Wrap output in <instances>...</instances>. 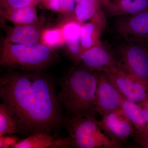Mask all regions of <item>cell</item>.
Instances as JSON below:
<instances>
[{"label":"cell","mask_w":148,"mask_h":148,"mask_svg":"<svg viewBox=\"0 0 148 148\" xmlns=\"http://www.w3.org/2000/svg\"><path fill=\"white\" fill-rule=\"evenodd\" d=\"M43 71L11 70L0 78V98L19 132L54 135L66 116L52 78Z\"/></svg>","instance_id":"obj_1"},{"label":"cell","mask_w":148,"mask_h":148,"mask_svg":"<svg viewBox=\"0 0 148 148\" xmlns=\"http://www.w3.org/2000/svg\"><path fill=\"white\" fill-rule=\"evenodd\" d=\"M98 73L81 64L69 70L60 82L58 98L66 118L95 117Z\"/></svg>","instance_id":"obj_2"},{"label":"cell","mask_w":148,"mask_h":148,"mask_svg":"<svg viewBox=\"0 0 148 148\" xmlns=\"http://www.w3.org/2000/svg\"><path fill=\"white\" fill-rule=\"evenodd\" d=\"M57 58L52 49L42 43L14 44L3 42L0 64L10 70L44 71Z\"/></svg>","instance_id":"obj_3"},{"label":"cell","mask_w":148,"mask_h":148,"mask_svg":"<svg viewBox=\"0 0 148 148\" xmlns=\"http://www.w3.org/2000/svg\"><path fill=\"white\" fill-rule=\"evenodd\" d=\"M65 128L69 147L78 148H118L122 143L111 138L98 123L95 117L66 118Z\"/></svg>","instance_id":"obj_4"},{"label":"cell","mask_w":148,"mask_h":148,"mask_svg":"<svg viewBox=\"0 0 148 148\" xmlns=\"http://www.w3.org/2000/svg\"><path fill=\"white\" fill-rule=\"evenodd\" d=\"M114 54L120 68L148 86V49L146 44L124 40L117 46Z\"/></svg>","instance_id":"obj_5"},{"label":"cell","mask_w":148,"mask_h":148,"mask_svg":"<svg viewBox=\"0 0 148 148\" xmlns=\"http://www.w3.org/2000/svg\"><path fill=\"white\" fill-rule=\"evenodd\" d=\"M123 98L139 103L148 95V86L127 73L117 64L102 71Z\"/></svg>","instance_id":"obj_6"},{"label":"cell","mask_w":148,"mask_h":148,"mask_svg":"<svg viewBox=\"0 0 148 148\" xmlns=\"http://www.w3.org/2000/svg\"><path fill=\"white\" fill-rule=\"evenodd\" d=\"M116 31L124 41L148 44V10L133 15L118 16Z\"/></svg>","instance_id":"obj_7"},{"label":"cell","mask_w":148,"mask_h":148,"mask_svg":"<svg viewBox=\"0 0 148 148\" xmlns=\"http://www.w3.org/2000/svg\"><path fill=\"white\" fill-rule=\"evenodd\" d=\"M97 73L95 109L103 117L122 107L121 97L116 87L103 71H97Z\"/></svg>","instance_id":"obj_8"},{"label":"cell","mask_w":148,"mask_h":148,"mask_svg":"<svg viewBox=\"0 0 148 148\" xmlns=\"http://www.w3.org/2000/svg\"><path fill=\"white\" fill-rule=\"evenodd\" d=\"M101 128L111 138L119 142L126 141L134 132V126L122 107L106 114L98 121Z\"/></svg>","instance_id":"obj_9"},{"label":"cell","mask_w":148,"mask_h":148,"mask_svg":"<svg viewBox=\"0 0 148 148\" xmlns=\"http://www.w3.org/2000/svg\"><path fill=\"white\" fill-rule=\"evenodd\" d=\"M79 64L90 71L97 72L116 65L117 61L114 53L101 41L83 51Z\"/></svg>","instance_id":"obj_10"},{"label":"cell","mask_w":148,"mask_h":148,"mask_svg":"<svg viewBox=\"0 0 148 148\" xmlns=\"http://www.w3.org/2000/svg\"><path fill=\"white\" fill-rule=\"evenodd\" d=\"M42 34L38 25H14L7 29L3 42L14 44L42 43Z\"/></svg>","instance_id":"obj_11"},{"label":"cell","mask_w":148,"mask_h":148,"mask_svg":"<svg viewBox=\"0 0 148 148\" xmlns=\"http://www.w3.org/2000/svg\"><path fill=\"white\" fill-rule=\"evenodd\" d=\"M81 26V24L73 19L65 24L62 29L68 54L75 64H79L82 52L80 42Z\"/></svg>","instance_id":"obj_12"},{"label":"cell","mask_w":148,"mask_h":148,"mask_svg":"<svg viewBox=\"0 0 148 148\" xmlns=\"http://www.w3.org/2000/svg\"><path fill=\"white\" fill-rule=\"evenodd\" d=\"M105 10L111 16L133 15L148 10V0H113Z\"/></svg>","instance_id":"obj_13"},{"label":"cell","mask_w":148,"mask_h":148,"mask_svg":"<svg viewBox=\"0 0 148 148\" xmlns=\"http://www.w3.org/2000/svg\"><path fill=\"white\" fill-rule=\"evenodd\" d=\"M1 12L3 17L14 25H38V19L35 5Z\"/></svg>","instance_id":"obj_14"},{"label":"cell","mask_w":148,"mask_h":148,"mask_svg":"<svg viewBox=\"0 0 148 148\" xmlns=\"http://www.w3.org/2000/svg\"><path fill=\"white\" fill-rule=\"evenodd\" d=\"M61 148V139L45 133H36L19 141L12 148Z\"/></svg>","instance_id":"obj_15"},{"label":"cell","mask_w":148,"mask_h":148,"mask_svg":"<svg viewBox=\"0 0 148 148\" xmlns=\"http://www.w3.org/2000/svg\"><path fill=\"white\" fill-rule=\"evenodd\" d=\"M106 26L92 20L81 24L80 42L82 52L101 42L100 37Z\"/></svg>","instance_id":"obj_16"},{"label":"cell","mask_w":148,"mask_h":148,"mask_svg":"<svg viewBox=\"0 0 148 148\" xmlns=\"http://www.w3.org/2000/svg\"><path fill=\"white\" fill-rule=\"evenodd\" d=\"M121 97L122 108L127 114L135 130L148 135V124L143 114L142 108L138 103L127 100L121 95Z\"/></svg>","instance_id":"obj_17"},{"label":"cell","mask_w":148,"mask_h":148,"mask_svg":"<svg viewBox=\"0 0 148 148\" xmlns=\"http://www.w3.org/2000/svg\"><path fill=\"white\" fill-rule=\"evenodd\" d=\"M105 16L103 10L99 9L95 5L90 2L83 1L76 3L73 19L82 24Z\"/></svg>","instance_id":"obj_18"},{"label":"cell","mask_w":148,"mask_h":148,"mask_svg":"<svg viewBox=\"0 0 148 148\" xmlns=\"http://www.w3.org/2000/svg\"><path fill=\"white\" fill-rule=\"evenodd\" d=\"M18 133L17 124L3 103L0 105V137Z\"/></svg>","instance_id":"obj_19"},{"label":"cell","mask_w":148,"mask_h":148,"mask_svg":"<svg viewBox=\"0 0 148 148\" xmlns=\"http://www.w3.org/2000/svg\"><path fill=\"white\" fill-rule=\"evenodd\" d=\"M42 42L52 49L65 44L62 29L52 28L44 30L42 34Z\"/></svg>","instance_id":"obj_20"},{"label":"cell","mask_w":148,"mask_h":148,"mask_svg":"<svg viewBox=\"0 0 148 148\" xmlns=\"http://www.w3.org/2000/svg\"><path fill=\"white\" fill-rule=\"evenodd\" d=\"M2 10L21 8L33 5L32 0H0Z\"/></svg>","instance_id":"obj_21"},{"label":"cell","mask_w":148,"mask_h":148,"mask_svg":"<svg viewBox=\"0 0 148 148\" xmlns=\"http://www.w3.org/2000/svg\"><path fill=\"white\" fill-rule=\"evenodd\" d=\"M61 12L74 17L76 3L75 0H60Z\"/></svg>","instance_id":"obj_22"},{"label":"cell","mask_w":148,"mask_h":148,"mask_svg":"<svg viewBox=\"0 0 148 148\" xmlns=\"http://www.w3.org/2000/svg\"><path fill=\"white\" fill-rule=\"evenodd\" d=\"M131 137L138 145L148 148V135L138 132L135 129Z\"/></svg>","instance_id":"obj_23"},{"label":"cell","mask_w":148,"mask_h":148,"mask_svg":"<svg viewBox=\"0 0 148 148\" xmlns=\"http://www.w3.org/2000/svg\"><path fill=\"white\" fill-rule=\"evenodd\" d=\"M19 141V139L15 136L3 135L0 137V148H12Z\"/></svg>","instance_id":"obj_24"},{"label":"cell","mask_w":148,"mask_h":148,"mask_svg":"<svg viewBox=\"0 0 148 148\" xmlns=\"http://www.w3.org/2000/svg\"><path fill=\"white\" fill-rule=\"evenodd\" d=\"M41 2L49 9L56 12H61L60 0H42Z\"/></svg>","instance_id":"obj_25"},{"label":"cell","mask_w":148,"mask_h":148,"mask_svg":"<svg viewBox=\"0 0 148 148\" xmlns=\"http://www.w3.org/2000/svg\"><path fill=\"white\" fill-rule=\"evenodd\" d=\"M75 1L76 3L83 1L90 2L95 5L99 9L101 10H102L103 8L106 9V8L108 6L111 2L108 0H75Z\"/></svg>","instance_id":"obj_26"},{"label":"cell","mask_w":148,"mask_h":148,"mask_svg":"<svg viewBox=\"0 0 148 148\" xmlns=\"http://www.w3.org/2000/svg\"><path fill=\"white\" fill-rule=\"evenodd\" d=\"M138 104L141 108L145 109L148 110V95L143 101Z\"/></svg>","instance_id":"obj_27"},{"label":"cell","mask_w":148,"mask_h":148,"mask_svg":"<svg viewBox=\"0 0 148 148\" xmlns=\"http://www.w3.org/2000/svg\"><path fill=\"white\" fill-rule=\"evenodd\" d=\"M142 110H143V114H144L146 121L148 124V110L145 109L143 108H142Z\"/></svg>","instance_id":"obj_28"},{"label":"cell","mask_w":148,"mask_h":148,"mask_svg":"<svg viewBox=\"0 0 148 148\" xmlns=\"http://www.w3.org/2000/svg\"><path fill=\"white\" fill-rule=\"evenodd\" d=\"M42 0H32V3L34 5H36L38 4V3L41 2Z\"/></svg>","instance_id":"obj_29"},{"label":"cell","mask_w":148,"mask_h":148,"mask_svg":"<svg viewBox=\"0 0 148 148\" xmlns=\"http://www.w3.org/2000/svg\"><path fill=\"white\" fill-rule=\"evenodd\" d=\"M108 1H113V0H108Z\"/></svg>","instance_id":"obj_30"},{"label":"cell","mask_w":148,"mask_h":148,"mask_svg":"<svg viewBox=\"0 0 148 148\" xmlns=\"http://www.w3.org/2000/svg\"><path fill=\"white\" fill-rule=\"evenodd\" d=\"M147 45V48H148V44H147V45Z\"/></svg>","instance_id":"obj_31"}]
</instances>
